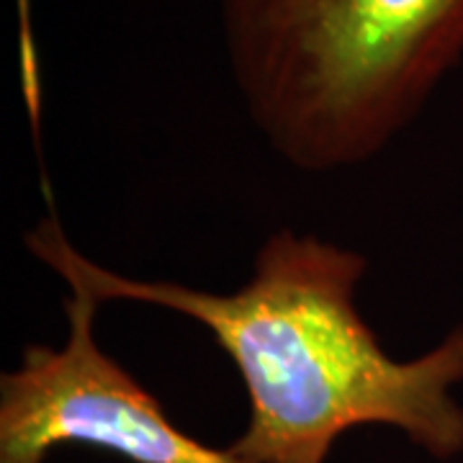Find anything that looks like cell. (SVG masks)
Listing matches in <instances>:
<instances>
[{
	"instance_id": "7a4b0ae2",
	"label": "cell",
	"mask_w": 463,
	"mask_h": 463,
	"mask_svg": "<svg viewBox=\"0 0 463 463\" xmlns=\"http://www.w3.org/2000/svg\"><path fill=\"white\" fill-rule=\"evenodd\" d=\"M234 88L286 165L379 157L463 62V0H216Z\"/></svg>"
},
{
	"instance_id": "3957f363",
	"label": "cell",
	"mask_w": 463,
	"mask_h": 463,
	"mask_svg": "<svg viewBox=\"0 0 463 463\" xmlns=\"http://www.w3.org/2000/svg\"><path fill=\"white\" fill-rule=\"evenodd\" d=\"M67 337L29 345L0 376V463H47L54 450L85 446L129 463H240L181 430L160 399L96 337L100 304L67 286Z\"/></svg>"
},
{
	"instance_id": "6da1fadb",
	"label": "cell",
	"mask_w": 463,
	"mask_h": 463,
	"mask_svg": "<svg viewBox=\"0 0 463 463\" xmlns=\"http://www.w3.org/2000/svg\"><path fill=\"white\" fill-rule=\"evenodd\" d=\"M26 250L99 304L160 307L201 325L240 373L248 425L240 463H327L355 428H392L435 461L463 453V325L422 355L399 361L355 304L368 263L317 234L276 230L232 291L129 279L85 258L54 212L24 234Z\"/></svg>"
}]
</instances>
